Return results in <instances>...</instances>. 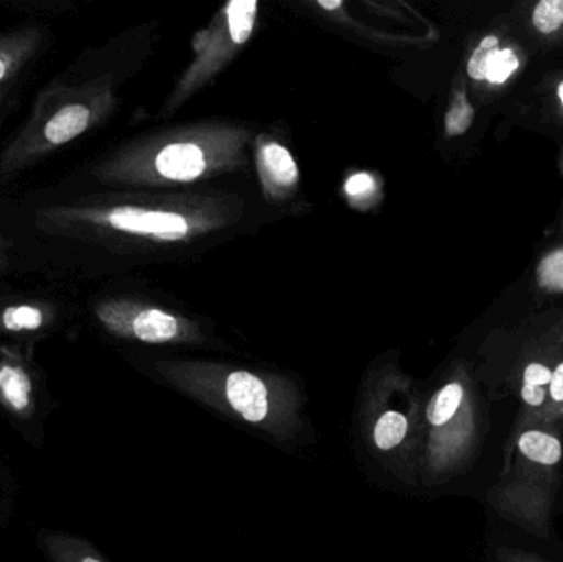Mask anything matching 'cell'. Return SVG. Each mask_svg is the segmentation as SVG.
Listing matches in <instances>:
<instances>
[{"label": "cell", "mask_w": 563, "mask_h": 562, "mask_svg": "<svg viewBox=\"0 0 563 562\" xmlns=\"http://www.w3.org/2000/svg\"><path fill=\"white\" fill-rule=\"evenodd\" d=\"M154 375L172 392L287 454L317 442L307 395L291 376L205 360H162Z\"/></svg>", "instance_id": "1"}, {"label": "cell", "mask_w": 563, "mask_h": 562, "mask_svg": "<svg viewBox=\"0 0 563 562\" xmlns=\"http://www.w3.org/2000/svg\"><path fill=\"white\" fill-rule=\"evenodd\" d=\"M470 365L489 403H516L511 431L549 426L563 432V307L496 327Z\"/></svg>", "instance_id": "2"}, {"label": "cell", "mask_w": 563, "mask_h": 562, "mask_svg": "<svg viewBox=\"0 0 563 562\" xmlns=\"http://www.w3.org/2000/svg\"><path fill=\"white\" fill-rule=\"evenodd\" d=\"M422 386L394 363L374 366L351 412V451L371 482L419 497Z\"/></svg>", "instance_id": "3"}, {"label": "cell", "mask_w": 563, "mask_h": 562, "mask_svg": "<svg viewBox=\"0 0 563 562\" xmlns=\"http://www.w3.org/2000/svg\"><path fill=\"white\" fill-rule=\"evenodd\" d=\"M488 403L468 360L422 386L419 497L453 494L475 471L489 432Z\"/></svg>", "instance_id": "4"}, {"label": "cell", "mask_w": 563, "mask_h": 562, "mask_svg": "<svg viewBox=\"0 0 563 562\" xmlns=\"http://www.w3.org/2000/svg\"><path fill=\"white\" fill-rule=\"evenodd\" d=\"M563 482V432L549 426L509 431L505 465L486 505L519 533L552 541V514Z\"/></svg>", "instance_id": "5"}, {"label": "cell", "mask_w": 563, "mask_h": 562, "mask_svg": "<svg viewBox=\"0 0 563 562\" xmlns=\"http://www.w3.org/2000/svg\"><path fill=\"white\" fill-rule=\"evenodd\" d=\"M246 141L247 132L240 129L221 125L194 129L129 152L106 174L124 184H191L241 164Z\"/></svg>", "instance_id": "6"}, {"label": "cell", "mask_w": 563, "mask_h": 562, "mask_svg": "<svg viewBox=\"0 0 563 562\" xmlns=\"http://www.w3.org/2000/svg\"><path fill=\"white\" fill-rule=\"evenodd\" d=\"M260 2L234 0L217 13L210 29L201 30L195 36L194 48L197 56L181 78L175 91V102L200 88L211 76L217 75L231 56L251 38L257 23Z\"/></svg>", "instance_id": "7"}, {"label": "cell", "mask_w": 563, "mask_h": 562, "mask_svg": "<svg viewBox=\"0 0 563 562\" xmlns=\"http://www.w3.org/2000/svg\"><path fill=\"white\" fill-rule=\"evenodd\" d=\"M73 220L95 224L131 236L147 238L161 243H177L213 227L203 214L184 213L168 208H147L137 205H115L106 208H82L68 211Z\"/></svg>", "instance_id": "8"}, {"label": "cell", "mask_w": 563, "mask_h": 562, "mask_svg": "<svg viewBox=\"0 0 563 562\" xmlns=\"http://www.w3.org/2000/svg\"><path fill=\"white\" fill-rule=\"evenodd\" d=\"M96 316L112 335L147 345H194L203 340L200 329L190 320L132 300L102 302Z\"/></svg>", "instance_id": "9"}, {"label": "cell", "mask_w": 563, "mask_h": 562, "mask_svg": "<svg viewBox=\"0 0 563 562\" xmlns=\"http://www.w3.org/2000/svg\"><path fill=\"white\" fill-rule=\"evenodd\" d=\"M529 52L509 26H493L466 59V75L483 101L505 95L526 71Z\"/></svg>", "instance_id": "10"}, {"label": "cell", "mask_w": 563, "mask_h": 562, "mask_svg": "<svg viewBox=\"0 0 563 562\" xmlns=\"http://www.w3.org/2000/svg\"><path fill=\"white\" fill-rule=\"evenodd\" d=\"M104 102L101 98L91 99V95H79L68 99L53 109L40 125L23 135L13 152V161H25L35 155L45 154L52 148L62 147L85 134L101 115Z\"/></svg>", "instance_id": "11"}, {"label": "cell", "mask_w": 563, "mask_h": 562, "mask_svg": "<svg viewBox=\"0 0 563 562\" xmlns=\"http://www.w3.org/2000/svg\"><path fill=\"white\" fill-rule=\"evenodd\" d=\"M256 165L267 200H285L300 180L297 162L285 145L269 137L257 141Z\"/></svg>", "instance_id": "12"}, {"label": "cell", "mask_w": 563, "mask_h": 562, "mask_svg": "<svg viewBox=\"0 0 563 562\" xmlns=\"http://www.w3.org/2000/svg\"><path fill=\"white\" fill-rule=\"evenodd\" d=\"M512 16L539 48H563V0L519 2Z\"/></svg>", "instance_id": "13"}, {"label": "cell", "mask_w": 563, "mask_h": 562, "mask_svg": "<svg viewBox=\"0 0 563 562\" xmlns=\"http://www.w3.org/2000/svg\"><path fill=\"white\" fill-rule=\"evenodd\" d=\"M541 543L539 547L538 538L519 531L518 535L499 531L489 540L488 562H563V557L552 550V541L541 540Z\"/></svg>", "instance_id": "14"}, {"label": "cell", "mask_w": 563, "mask_h": 562, "mask_svg": "<svg viewBox=\"0 0 563 562\" xmlns=\"http://www.w3.org/2000/svg\"><path fill=\"white\" fill-rule=\"evenodd\" d=\"M40 43L38 30H20L0 38V85L15 75Z\"/></svg>", "instance_id": "15"}, {"label": "cell", "mask_w": 563, "mask_h": 562, "mask_svg": "<svg viewBox=\"0 0 563 562\" xmlns=\"http://www.w3.org/2000/svg\"><path fill=\"white\" fill-rule=\"evenodd\" d=\"M0 399L16 415L29 411L32 405V382L22 366L0 363Z\"/></svg>", "instance_id": "16"}, {"label": "cell", "mask_w": 563, "mask_h": 562, "mask_svg": "<svg viewBox=\"0 0 563 562\" xmlns=\"http://www.w3.org/2000/svg\"><path fill=\"white\" fill-rule=\"evenodd\" d=\"M473 122H475V108L466 92L465 79H456L449 109L445 112L446 137H460V135L466 134Z\"/></svg>", "instance_id": "17"}, {"label": "cell", "mask_w": 563, "mask_h": 562, "mask_svg": "<svg viewBox=\"0 0 563 562\" xmlns=\"http://www.w3.org/2000/svg\"><path fill=\"white\" fill-rule=\"evenodd\" d=\"M536 289L544 296L563 294V246L541 257L534 274Z\"/></svg>", "instance_id": "18"}, {"label": "cell", "mask_w": 563, "mask_h": 562, "mask_svg": "<svg viewBox=\"0 0 563 562\" xmlns=\"http://www.w3.org/2000/svg\"><path fill=\"white\" fill-rule=\"evenodd\" d=\"M0 323L9 332H35L45 323V312L30 304L7 307L0 316Z\"/></svg>", "instance_id": "19"}, {"label": "cell", "mask_w": 563, "mask_h": 562, "mask_svg": "<svg viewBox=\"0 0 563 562\" xmlns=\"http://www.w3.org/2000/svg\"><path fill=\"white\" fill-rule=\"evenodd\" d=\"M49 551H53L56 562H108L102 560L91 547L76 540H49Z\"/></svg>", "instance_id": "20"}, {"label": "cell", "mask_w": 563, "mask_h": 562, "mask_svg": "<svg viewBox=\"0 0 563 562\" xmlns=\"http://www.w3.org/2000/svg\"><path fill=\"white\" fill-rule=\"evenodd\" d=\"M344 191L353 203H373L377 195L376 178L367 172H357L347 178Z\"/></svg>", "instance_id": "21"}, {"label": "cell", "mask_w": 563, "mask_h": 562, "mask_svg": "<svg viewBox=\"0 0 563 562\" xmlns=\"http://www.w3.org/2000/svg\"><path fill=\"white\" fill-rule=\"evenodd\" d=\"M552 92V112L555 118L563 122V78L554 82V91Z\"/></svg>", "instance_id": "22"}, {"label": "cell", "mask_w": 563, "mask_h": 562, "mask_svg": "<svg viewBox=\"0 0 563 562\" xmlns=\"http://www.w3.org/2000/svg\"><path fill=\"white\" fill-rule=\"evenodd\" d=\"M318 5H320L321 9L336 10L340 9L343 3H341L340 0H333V2H327V0H318Z\"/></svg>", "instance_id": "23"}, {"label": "cell", "mask_w": 563, "mask_h": 562, "mask_svg": "<svg viewBox=\"0 0 563 562\" xmlns=\"http://www.w3.org/2000/svg\"><path fill=\"white\" fill-rule=\"evenodd\" d=\"M559 167H561V172L563 175V148H562L561 157H559Z\"/></svg>", "instance_id": "24"}, {"label": "cell", "mask_w": 563, "mask_h": 562, "mask_svg": "<svg viewBox=\"0 0 563 562\" xmlns=\"http://www.w3.org/2000/svg\"><path fill=\"white\" fill-rule=\"evenodd\" d=\"M559 234H561V236H563V214L561 218V223H559Z\"/></svg>", "instance_id": "25"}]
</instances>
